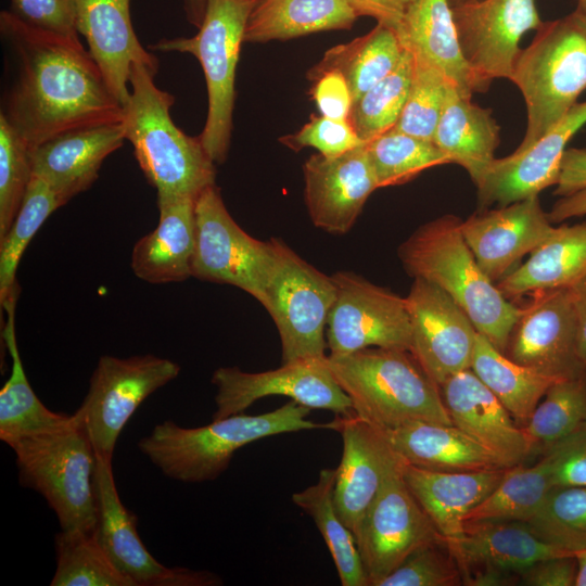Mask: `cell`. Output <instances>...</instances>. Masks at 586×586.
Wrapping results in <instances>:
<instances>
[{
    "label": "cell",
    "instance_id": "1",
    "mask_svg": "<svg viewBox=\"0 0 586 586\" xmlns=\"http://www.w3.org/2000/svg\"><path fill=\"white\" fill-rule=\"evenodd\" d=\"M2 115L31 149L63 132L119 123L124 107L80 40L0 13Z\"/></svg>",
    "mask_w": 586,
    "mask_h": 586
},
{
    "label": "cell",
    "instance_id": "2",
    "mask_svg": "<svg viewBox=\"0 0 586 586\" xmlns=\"http://www.w3.org/2000/svg\"><path fill=\"white\" fill-rule=\"evenodd\" d=\"M461 219L446 214L421 225L398 247L405 271L446 292L472 320L479 333L505 352L520 307L504 296L479 266L460 229Z\"/></svg>",
    "mask_w": 586,
    "mask_h": 586
},
{
    "label": "cell",
    "instance_id": "3",
    "mask_svg": "<svg viewBox=\"0 0 586 586\" xmlns=\"http://www.w3.org/2000/svg\"><path fill=\"white\" fill-rule=\"evenodd\" d=\"M155 74L142 64L131 67L122 120L125 138L157 195L196 199L215 184V163L200 136H188L173 122L175 98L155 85Z\"/></svg>",
    "mask_w": 586,
    "mask_h": 586
},
{
    "label": "cell",
    "instance_id": "4",
    "mask_svg": "<svg viewBox=\"0 0 586 586\" xmlns=\"http://www.w3.org/2000/svg\"><path fill=\"white\" fill-rule=\"evenodd\" d=\"M310 408L291 399L262 415L237 413L199 428L167 420L141 438L138 447L169 479L201 483L217 479L237 450L264 437L328 428L308 420Z\"/></svg>",
    "mask_w": 586,
    "mask_h": 586
},
{
    "label": "cell",
    "instance_id": "5",
    "mask_svg": "<svg viewBox=\"0 0 586 586\" xmlns=\"http://www.w3.org/2000/svg\"><path fill=\"white\" fill-rule=\"evenodd\" d=\"M326 362L354 413L382 430L412 421L453 424L440 386L410 351L369 347L327 355Z\"/></svg>",
    "mask_w": 586,
    "mask_h": 586
},
{
    "label": "cell",
    "instance_id": "6",
    "mask_svg": "<svg viewBox=\"0 0 586 586\" xmlns=\"http://www.w3.org/2000/svg\"><path fill=\"white\" fill-rule=\"evenodd\" d=\"M523 95L526 129L522 151L553 128L586 90V14L575 11L543 22L521 49L509 78Z\"/></svg>",
    "mask_w": 586,
    "mask_h": 586
},
{
    "label": "cell",
    "instance_id": "7",
    "mask_svg": "<svg viewBox=\"0 0 586 586\" xmlns=\"http://www.w3.org/2000/svg\"><path fill=\"white\" fill-rule=\"evenodd\" d=\"M10 447L16 456L21 484L44 497L62 530H97V455L75 415Z\"/></svg>",
    "mask_w": 586,
    "mask_h": 586
},
{
    "label": "cell",
    "instance_id": "8",
    "mask_svg": "<svg viewBox=\"0 0 586 586\" xmlns=\"http://www.w3.org/2000/svg\"><path fill=\"white\" fill-rule=\"evenodd\" d=\"M259 0H207L199 31L163 38L150 49L192 54L201 64L208 95L202 144L215 164L226 161L232 132L235 69L249 17Z\"/></svg>",
    "mask_w": 586,
    "mask_h": 586
},
{
    "label": "cell",
    "instance_id": "9",
    "mask_svg": "<svg viewBox=\"0 0 586 586\" xmlns=\"http://www.w3.org/2000/svg\"><path fill=\"white\" fill-rule=\"evenodd\" d=\"M272 242L273 259L259 303L278 329L282 362L324 358L327 319L335 298L334 281L284 242L278 239Z\"/></svg>",
    "mask_w": 586,
    "mask_h": 586
},
{
    "label": "cell",
    "instance_id": "10",
    "mask_svg": "<svg viewBox=\"0 0 586 586\" xmlns=\"http://www.w3.org/2000/svg\"><path fill=\"white\" fill-rule=\"evenodd\" d=\"M179 372V365L152 354L100 357L88 393L74 413L98 457L112 461L117 438L138 407Z\"/></svg>",
    "mask_w": 586,
    "mask_h": 586
},
{
    "label": "cell",
    "instance_id": "11",
    "mask_svg": "<svg viewBox=\"0 0 586 586\" xmlns=\"http://www.w3.org/2000/svg\"><path fill=\"white\" fill-rule=\"evenodd\" d=\"M273 259V242L245 232L229 214L213 184L195 200V251L192 277L230 284L260 302Z\"/></svg>",
    "mask_w": 586,
    "mask_h": 586
},
{
    "label": "cell",
    "instance_id": "12",
    "mask_svg": "<svg viewBox=\"0 0 586 586\" xmlns=\"http://www.w3.org/2000/svg\"><path fill=\"white\" fill-rule=\"evenodd\" d=\"M331 277L335 298L326 327L328 355L369 347L410 351L411 326L405 297L355 272L337 271Z\"/></svg>",
    "mask_w": 586,
    "mask_h": 586
},
{
    "label": "cell",
    "instance_id": "13",
    "mask_svg": "<svg viewBox=\"0 0 586 586\" xmlns=\"http://www.w3.org/2000/svg\"><path fill=\"white\" fill-rule=\"evenodd\" d=\"M404 463L386 475L355 536L369 586H378L416 550L445 543L408 488Z\"/></svg>",
    "mask_w": 586,
    "mask_h": 586
},
{
    "label": "cell",
    "instance_id": "14",
    "mask_svg": "<svg viewBox=\"0 0 586 586\" xmlns=\"http://www.w3.org/2000/svg\"><path fill=\"white\" fill-rule=\"evenodd\" d=\"M326 358H300L263 372L218 368L212 377L217 387L213 420L242 413L256 400L271 395L286 396L310 409L329 410L336 416L352 415V402L335 381Z\"/></svg>",
    "mask_w": 586,
    "mask_h": 586
},
{
    "label": "cell",
    "instance_id": "15",
    "mask_svg": "<svg viewBox=\"0 0 586 586\" xmlns=\"http://www.w3.org/2000/svg\"><path fill=\"white\" fill-rule=\"evenodd\" d=\"M520 307L504 352L511 360L557 380L579 374L586 364L577 347V324L569 288L536 290Z\"/></svg>",
    "mask_w": 586,
    "mask_h": 586
},
{
    "label": "cell",
    "instance_id": "16",
    "mask_svg": "<svg viewBox=\"0 0 586 586\" xmlns=\"http://www.w3.org/2000/svg\"><path fill=\"white\" fill-rule=\"evenodd\" d=\"M411 326L410 352L440 386L471 368L477 330L464 310L437 285L415 278L405 297Z\"/></svg>",
    "mask_w": 586,
    "mask_h": 586
},
{
    "label": "cell",
    "instance_id": "17",
    "mask_svg": "<svg viewBox=\"0 0 586 586\" xmlns=\"http://www.w3.org/2000/svg\"><path fill=\"white\" fill-rule=\"evenodd\" d=\"M462 53L484 79H509L520 41L543 21L534 0H474L451 7Z\"/></svg>",
    "mask_w": 586,
    "mask_h": 586
},
{
    "label": "cell",
    "instance_id": "18",
    "mask_svg": "<svg viewBox=\"0 0 586 586\" xmlns=\"http://www.w3.org/2000/svg\"><path fill=\"white\" fill-rule=\"evenodd\" d=\"M97 537L116 568L136 586H215L214 573L186 568H166L148 551L137 531V517L120 501L112 461L97 456Z\"/></svg>",
    "mask_w": 586,
    "mask_h": 586
},
{
    "label": "cell",
    "instance_id": "19",
    "mask_svg": "<svg viewBox=\"0 0 586 586\" xmlns=\"http://www.w3.org/2000/svg\"><path fill=\"white\" fill-rule=\"evenodd\" d=\"M329 429L341 433L343 451L334 483V504L349 531L357 535L361 521L386 475L403 460L384 430L356 416H336Z\"/></svg>",
    "mask_w": 586,
    "mask_h": 586
},
{
    "label": "cell",
    "instance_id": "20",
    "mask_svg": "<svg viewBox=\"0 0 586 586\" xmlns=\"http://www.w3.org/2000/svg\"><path fill=\"white\" fill-rule=\"evenodd\" d=\"M463 239L486 276L497 283L555 231L538 196L479 209L460 222Z\"/></svg>",
    "mask_w": 586,
    "mask_h": 586
},
{
    "label": "cell",
    "instance_id": "21",
    "mask_svg": "<svg viewBox=\"0 0 586 586\" xmlns=\"http://www.w3.org/2000/svg\"><path fill=\"white\" fill-rule=\"evenodd\" d=\"M586 125V101L577 102L547 133L522 151L495 158L476 187L479 209L506 206L556 186L566 144Z\"/></svg>",
    "mask_w": 586,
    "mask_h": 586
},
{
    "label": "cell",
    "instance_id": "22",
    "mask_svg": "<svg viewBox=\"0 0 586 586\" xmlns=\"http://www.w3.org/2000/svg\"><path fill=\"white\" fill-rule=\"evenodd\" d=\"M305 202L313 224L344 234L370 194L379 189L367 142L341 155H311L303 165Z\"/></svg>",
    "mask_w": 586,
    "mask_h": 586
},
{
    "label": "cell",
    "instance_id": "23",
    "mask_svg": "<svg viewBox=\"0 0 586 586\" xmlns=\"http://www.w3.org/2000/svg\"><path fill=\"white\" fill-rule=\"evenodd\" d=\"M77 30L123 105L129 100V76L135 64L157 73L158 61L145 50L133 30L130 0H75Z\"/></svg>",
    "mask_w": 586,
    "mask_h": 586
},
{
    "label": "cell",
    "instance_id": "24",
    "mask_svg": "<svg viewBox=\"0 0 586 586\" xmlns=\"http://www.w3.org/2000/svg\"><path fill=\"white\" fill-rule=\"evenodd\" d=\"M455 426L493 454L506 468L532 453L523 426H518L494 393L467 369L440 385Z\"/></svg>",
    "mask_w": 586,
    "mask_h": 586
},
{
    "label": "cell",
    "instance_id": "25",
    "mask_svg": "<svg viewBox=\"0 0 586 586\" xmlns=\"http://www.w3.org/2000/svg\"><path fill=\"white\" fill-rule=\"evenodd\" d=\"M125 140L122 122L63 132L30 149L33 176L47 181L66 204L93 184L104 160Z\"/></svg>",
    "mask_w": 586,
    "mask_h": 586
},
{
    "label": "cell",
    "instance_id": "26",
    "mask_svg": "<svg viewBox=\"0 0 586 586\" xmlns=\"http://www.w3.org/2000/svg\"><path fill=\"white\" fill-rule=\"evenodd\" d=\"M445 544L463 584L479 574H519L537 561L574 555L545 543L521 521L468 522L460 538Z\"/></svg>",
    "mask_w": 586,
    "mask_h": 586
},
{
    "label": "cell",
    "instance_id": "27",
    "mask_svg": "<svg viewBox=\"0 0 586 586\" xmlns=\"http://www.w3.org/2000/svg\"><path fill=\"white\" fill-rule=\"evenodd\" d=\"M395 31L406 50L442 72L460 94L488 90L491 81L462 53L448 0H415Z\"/></svg>",
    "mask_w": 586,
    "mask_h": 586
},
{
    "label": "cell",
    "instance_id": "28",
    "mask_svg": "<svg viewBox=\"0 0 586 586\" xmlns=\"http://www.w3.org/2000/svg\"><path fill=\"white\" fill-rule=\"evenodd\" d=\"M195 200L157 195L158 224L138 240L131 253V268L139 279L163 284L192 277Z\"/></svg>",
    "mask_w": 586,
    "mask_h": 586
},
{
    "label": "cell",
    "instance_id": "29",
    "mask_svg": "<svg viewBox=\"0 0 586 586\" xmlns=\"http://www.w3.org/2000/svg\"><path fill=\"white\" fill-rule=\"evenodd\" d=\"M509 468L447 472L403 466L404 480L445 543L463 535L466 514L502 481Z\"/></svg>",
    "mask_w": 586,
    "mask_h": 586
},
{
    "label": "cell",
    "instance_id": "30",
    "mask_svg": "<svg viewBox=\"0 0 586 586\" xmlns=\"http://www.w3.org/2000/svg\"><path fill=\"white\" fill-rule=\"evenodd\" d=\"M384 431L396 455L418 468L447 472L506 468L454 424L412 421Z\"/></svg>",
    "mask_w": 586,
    "mask_h": 586
},
{
    "label": "cell",
    "instance_id": "31",
    "mask_svg": "<svg viewBox=\"0 0 586 586\" xmlns=\"http://www.w3.org/2000/svg\"><path fill=\"white\" fill-rule=\"evenodd\" d=\"M434 144L460 165L476 186L500 142V126L491 109L482 107L450 85L434 132Z\"/></svg>",
    "mask_w": 586,
    "mask_h": 586
},
{
    "label": "cell",
    "instance_id": "32",
    "mask_svg": "<svg viewBox=\"0 0 586 586\" xmlns=\"http://www.w3.org/2000/svg\"><path fill=\"white\" fill-rule=\"evenodd\" d=\"M586 275V221L557 226L528 258L496 283L508 300L569 288Z\"/></svg>",
    "mask_w": 586,
    "mask_h": 586
},
{
    "label": "cell",
    "instance_id": "33",
    "mask_svg": "<svg viewBox=\"0 0 586 586\" xmlns=\"http://www.w3.org/2000/svg\"><path fill=\"white\" fill-rule=\"evenodd\" d=\"M359 17L346 0H259L244 41L267 42L335 29H349Z\"/></svg>",
    "mask_w": 586,
    "mask_h": 586
},
{
    "label": "cell",
    "instance_id": "34",
    "mask_svg": "<svg viewBox=\"0 0 586 586\" xmlns=\"http://www.w3.org/2000/svg\"><path fill=\"white\" fill-rule=\"evenodd\" d=\"M18 293L1 303L7 318L2 336L12 358V370L0 391V438L9 446L23 437L58 426L71 417L47 408L27 380L15 334L14 315Z\"/></svg>",
    "mask_w": 586,
    "mask_h": 586
},
{
    "label": "cell",
    "instance_id": "35",
    "mask_svg": "<svg viewBox=\"0 0 586 586\" xmlns=\"http://www.w3.org/2000/svg\"><path fill=\"white\" fill-rule=\"evenodd\" d=\"M571 437L547 450L545 457L532 467L520 463L509 468L499 485L466 514L463 522H526L531 519L553 487L556 464Z\"/></svg>",
    "mask_w": 586,
    "mask_h": 586
},
{
    "label": "cell",
    "instance_id": "36",
    "mask_svg": "<svg viewBox=\"0 0 586 586\" xmlns=\"http://www.w3.org/2000/svg\"><path fill=\"white\" fill-rule=\"evenodd\" d=\"M523 426L557 379L522 366L477 332L470 368Z\"/></svg>",
    "mask_w": 586,
    "mask_h": 586
},
{
    "label": "cell",
    "instance_id": "37",
    "mask_svg": "<svg viewBox=\"0 0 586 586\" xmlns=\"http://www.w3.org/2000/svg\"><path fill=\"white\" fill-rule=\"evenodd\" d=\"M404 51L395 29L378 23L366 35L329 49L308 77L326 69H339L347 80L355 103L396 67Z\"/></svg>",
    "mask_w": 586,
    "mask_h": 586
},
{
    "label": "cell",
    "instance_id": "38",
    "mask_svg": "<svg viewBox=\"0 0 586 586\" xmlns=\"http://www.w3.org/2000/svg\"><path fill=\"white\" fill-rule=\"evenodd\" d=\"M335 469H322L318 481L292 495L308 514L328 547L343 586H369L354 534L342 521L334 504Z\"/></svg>",
    "mask_w": 586,
    "mask_h": 586
},
{
    "label": "cell",
    "instance_id": "39",
    "mask_svg": "<svg viewBox=\"0 0 586 586\" xmlns=\"http://www.w3.org/2000/svg\"><path fill=\"white\" fill-rule=\"evenodd\" d=\"M586 422V368L553 383L523 426L532 451H545L583 430Z\"/></svg>",
    "mask_w": 586,
    "mask_h": 586
},
{
    "label": "cell",
    "instance_id": "40",
    "mask_svg": "<svg viewBox=\"0 0 586 586\" xmlns=\"http://www.w3.org/2000/svg\"><path fill=\"white\" fill-rule=\"evenodd\" d=\"M55 551L51 586H136L112 562L95 531L62 530L55 536Z\"/></svg>",
    "mask_w": 586,
    "mask_h": 586
},
{
    "label": "cell",
    "instance_id": "41",
    "mask_svg": "<svg viewBox=\"0 0 586 586\" xmlns=\"http://www.w3.org/2000/svg\"><path fill=\"white\" fill-rule=\"evenodd\" d=\"M63 205L47 181L31 177L14 221L0 239V304L20 292L15 276L22 255L47 218Z\"/></svg>",
    "mask_w": 586,
    "mask_h": 586
},
{
    "label": "cell",
    "instance_id": "42",
    "mask_svg": "<svg viewBox=\"0 0 586 586\" xmlns=\"http://www.w3.org/2000/svg\"><path fill=\"white\" fill-rule=\"evenodd\" d=\"M379 188L406 183L431 167L451 164L433 141L395 128L367 142Z\"/></svg>",
    "mask_w": 586,
    "mask_h": 586
},
{
    "label": "cell",
    "instance_id": "43",
    "mask_svg": "<svg viewBox=\"0 0 586 586\" xmlns=\"http://www.w3.org/2000/svg\"><path fill=\"white\" fill-rule=\"evenodd\" d=\"M413 63L405 49L396 67L353 104L348 119L365 142L395 127L408 97Z\"/></svg>",
    "mask_w": 586,
    "mask_h": 586
},
{
    "label": "cell",
    "instance_id": "44",
    "mask_svg": "<svg viewBox=\"0 0 586 586\" xmlns=\"http://www.w3.org/2000/svg\"><path fill=\"white\" fill-rule=\"evenodd\" d=\"M545 543L574 553L586 548V487L553 486L526 522Z\"/></svg>",
    "mask_w": 586,
    "mask_h": 586
},
{
    "label": "cell",
    "instance_id": "45",
    "mask_svg": "<svg viewBox=\"0 0 586 586\" xmlns=\"http://www.w3.org/2000/svg\"><path fill=\"white\" fill-rule=\"evenodd\" d=\"M413 62L408 97L394 128L433 141L447 90L454 84L428 62L415 56Z\"/></svg>",
    "mask_w": 586,
    "mask_h": 586
},
{
    "label": "cell",
    "instance_id": "46",
    "mask_svg": "<svg viewBox=\"0 0 586 586\" xmlns=\"http://www.w3.org/2000/svg\"><path fill=\"white\" fill-rule=\"evenodd\" d=\"M31 177L30 148L0 115V239L14 221Z\"/></svg>",
    "mask_w": 586,
    "mask_h": 586
},
{
    "label": "cell",
    "instance_id": "47",
    "mask_svg": "<svg viewBox=\"0 0 586 586\" xmlns=\"http://www.w3.org/2000/svg\"><path fill=\"white\" fill-rule=\"evenodd\" d=\"M461 570L445 543L412 552L378 586H456L462 584Z\"/></svg>",
    "mask_w": 586,
    "mask_h": 586
},
{
    "label": "cell",
    "instance_id": "48",
    "mask_svg": "<svg viewBox=\"0 0 586 586\" xmlns=\"http://www.w3.org/2000/svg\"><path fill=\"white\" fill-rule=\"evenodd\" d=\"M280 142L297 152L314 148L321 155L336 156L366 143L356 132L349 119H333L311 115L298 131L281 137Z\"/></svg>",
    "mask_w": 586,
    "mask_h": 586
},
{
    "label": "cell",
    "instance_id": "49",
    "mask_svg": "<svg viewBox=\"0 0 586 586\" xmlns=\"http://www.w3.org/2000/svg\"><path fill=\"white\" fill-rule=\"evenodd\" d=\"M10 12L31 27L79 40L75 0H11Z\"/></svg>",
    "mask_w": 586,
    "mask_h": 586
},
{
    "label": "cell",
    "instance_id": "50",
    "mask_svg": "<svg viewBox=\"0 0 586 586\" xmlns=\"http://www.w3.org/2000/svg\"><path fill=\"white\" fill-rule=\"evenodd\" d=\"M309 78L315 80L310 94L319 114L333 119H348L354 101L344 75L331 68Z\"/></svg>",
    "mask_w": 586,
    "mask_h": 586
},
{
    "label": "cell",
    "instance_id": "51",
    "mask_svg": "<svg viewBox=\"0 0 586 586\" xmlns=\"http://www.w3.org/2000/svg\"><path fill=\"white\" fill-rule=\"evenodd\" d=\"M577 562L574 555L547 558L523 570L520 582L528 586H575Z\"/></svg>",
    "mask_w": 586,
    "mask_h": 586
},
{
    "label": "cell",
    "instance_id": "52",
    "mask_svg": "<svg viewBox=\"0 0 586 586\" xmlns=\"http://www.w3.org/2000/svg\"><path fill=\"white\" fill-rule=\"evenodd\" d=\"M552 486L586 487V431L572 435L556 464Z\"/></svg>",
    "mask_w": 586,
    "mask_h": 586
},
{
    "label": "cell",
    "instance_id": "53",
    "mask_svg": "<svg viewBox=\"0 0 586 586\" xmlns=\"http://www.w3.org/2000/svg\"><path fill=\"white\" fill-rule=\"evenodd\" d=\"M583 189H586V149H565L553 194L561 198Z\"/></svg>",
    "mask_w": 586,
    "mask_h": 586
},
{
    "label": "cell",
    "instance_id": "54",
    "mask_svg": "<svg viewBox=\"0 0 586 586\" xmlns=\"http://www.w3.org/2000/svg\"><path fill=\"white\" fill-rule=\"evenodd\" d=\"M359 16L396 28L415 0H346Z\"/></svg>",
    "mask_w": 586,
    "mask_h": 586
},
{
    "label": "cell",
    "instance_id": "55",
    "mask_svg": "<svg viewBox=\"0 0 586 586\" xmlns=\"http://www.w3.org/2000/svg\"><path fill=\"white\" fill-rule=\"evenodd\" d=\"M577 324V347L586 364V275L569 286Z\"/></svg>",
    "mask_w": 586,
    "mask_h": 586
},
{
    "label": "cell",
    "instance_id": "56",
    "mask_svg": "<svg viewBox=\"0 0 586 586\" xmlns=\"http://www.w3.org/2000/svg\"><path fill=\"white\" fill-rule=\"evenodd\" d=\"M547 215L552 224L586 215V189L559 198Z\"/></svg>",
    "mask_w": 586,
    "mask_h": 586
},
{
    "label": "cell",
    "instance_id": "57",
    "mask_svg": "<svg viewBox=\"0 0 586 586\" xmlns=\"http://www.w3.org/2000/svg\"><path fill=\"white\" fill-rule=\"evenodd\" d=\"M182 4L188 22L199 28L205 16L207 0H182Z\"/></svg>",
    "mask_w": 586,
    "mask_h": 586
},
{
    "label": "cell",
    "instance_id": "58",
    "mask_svg": "<svg viewBox=\"0 0 586 586\" xmlns=\"http://www.w3.org/2000/svg\"><path fill=\"white\" fill-rule=\"evenodd\" d=\"M577 562L575 586H586V548L574 552Z\"/></svg>",
    "mask_w": 586,
    "mask_h": 586
},
{
    "label": "cell",
    "instance_id": "59",
    "mask_svg": "<svg viewBox=\"0 0 586 586\" xmlns=\"http://www.w3.org/2000/svg\"><path fill=\"white\" fill-rule=\"evenodd\" d=\"M576 9L586 14V0H577Z\"/></svg>",
    "mask_w": 586,
    "mask_h": 586
},
{
    "label": "cell",
    "instance_id": "60",
    "mask_svg": "<svg viewBox=\"0 0 586 586\" xmlns=\"http://www.w3.org/2000/svg\"><path fill=\"white\" fill-rule=\"evenodd\" d=\"M470 1H474V0H448L450 7H456V5H459L461 3H466V2H470Z\"/></svg>",
    "mask_w": 586,
    "mask_h": 586
},
{
    "label": "cell",
    "instance_id": "61",
    "mask_svg": "<svg viewBox=\"0 0 586 586\" xmlns=\"http://www.w3.org/2000/svg\"><path fill=\"white\" fill-rule=\"evenodd\" d=\"M583 431H586V422H585V424H584V426H583Z\"/></svg>",
    "mask_w": 586,
    "mask_h": 586
}]
</instances>
